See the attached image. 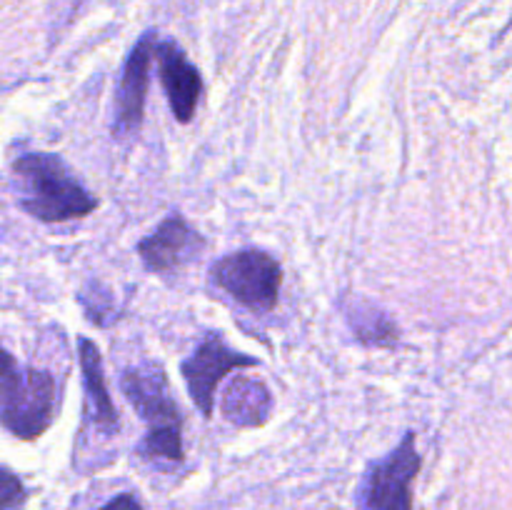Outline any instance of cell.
Listing matches in <instances>:
<instances>
[{
  "label": "cell",
  "instance_id": "obj_6",
  "mask_svg": "<svg viewBox=\"0 0 512 510\" xmlns=\"http://www.w3.org/2000/svg\"><path fill=\"white\" fill-rule=\"evenodd\" d=\"M120 390L135 413L148 423V430L183 428V410L173 398L165 368L153 360L130 365L120 375Z\"/></svg>",
  "mask_w": 512,
  "mask_h": 510
},
{
  "label": "cell",
  "instance_id": "obj_1",
  "mask_svg": "<svg viewBox=\"0 0 512 510\" xmlns=\"http://www.w3.org/2000/svg\"><path fill=\"white\" fill-rule=\"evenodd\" d=\"M20 210L40 223H68L98 210V198L75 178L60 155L28 153L13 163Z\"/></svg>",
  "mask_w": 512,
  "mask_h": 510
},
{
  "label": "cell",
  "instance_id": "obj_13",
  "mask_svg": "<svg viewBox=\"0 0 512 510\" xmlns=\"http://www.w3.org/2000/svg\"><path fill=\"white\" fill-rule=\"evenodd\" d=\"M135 453L148 463L158 465V468H175L183 463V428H158L148 430L145 438L140 440Z\"/></svg>",
  "mask_w": 512,
  "mask_h": 510
},
{
  "label": "cell",
  "instance_id": "obj_2",
  "mask_svg": "<svg viewBox=\"0 0 512 510\" xmlns=\"http://www.w3.org/2000/svg\"><path fill=\"white\" fill-rule=\"evenodd\" d=\"M58 388L53 373L30 368L0 345V425L20 440H35L53 425Z\"/></svg>",
  "mask_w": 512,
  "mask_h": 510
},
{
  "label": "cell",
  "instance_id": "obj_15",
  "mask_svg": "<svg viewBox=\"0 0 512 510\" xmlns=\"http://www.w3.org/2000/svg\"><path fill=\"white\" fill-rule=\"evenodd\" d=\"M28 500V490H25L23 480L0 465V510H20Z\"/></svg>",
  "mask_w": 512,
  "mask_h": 510
},
{
  "label": "cell",
  "instance_id": "obj_4",
  "mask_svg": "<svg viewBox=\"0 0 512 510\" xmlns=\"http://www.w3.org/2000/svg\"><path fill=\"white\" fill-rule=\"evenodd\" d=\"M420 473L415 433H405L398 448L365 468L355 490V510H413V483Z\"/></svg>",
  "mask_w": 512,
  "mask_h": 510
},
{
  "label": "cell",
  "instance_id": "obj_10",
  "mask_svg": "<svg viewBox=\"0 0 512 510\" xmlns=\"http://www.w3.org/2000/svg\"><path fill=\"white\" fill-rule=\"evenodd\" d=\"M78 360L85 393V425H93L103 438H113L120 433V413L105 383L103 355L90 338L78 340Z\"/></svg>",
  "mask_w": 512,
  "mask_h": 510
},
{
  "label": "cell",
  "instance_id": "obj_3",
  "mask_svg": "<svg viewBox=\"0 0 512 510\" xmlns=\"http://www.w3.org/2000/svg\"><path fill=\"white\" fill-rule=\"evenodd\" d=\"M210 283L250 313H270L278 305L283 268L270 253L245 248L210 265Z\"/></svg>",
  "mask_w": 512,
  "mask_h": 510
},
{
  "label": "cell",
  "instance_id": "obj_9",
  "mask_svg": "<svg viewBox=\"0 0 512 510\" xmlns=\"http://www.w3.org/2000/svg\"><path fill=\"white\" fill-rule=\"evenodd\" d=\"M153 58L158 63L160 83L168 95L170 113L178 123H190L203 95V78L175 40H155Z\"/></svg>",
  "mask_w": 512,
  "mask_h": 510
},
{
  "label": "cell",
  "instance_id": "obj_8",
  "mask_svg": "<svg viewBox=\"0 0 512 510\" xmlns=\"http://www.w3.org/2000/svg\"><path fill=\"white\" fill-rule=\"evenodd\" d=\"M205 250V238L180 213H170L148 238L138 243L143 265L153 273H170L193 263Z\"/></svg>",
  "mask_w": 512,
  "mask_h": 510
},
{
  "label": "cell",
  "instance_id": "obj_12",
  "mask_svg": "<svg viewBox=\"0 0 512 510\" xmlns=\"http://www.w3.org/2000/svg\"><path fill=\"white\" fill-rule=\"evenodd\" d=\"M345 320H348L350 330H353L355 340L368 348H395L400 340V330L395 320L390 318L385 310L378 305L368 303V300L353 298L350 303L343 305Z\"/></svg>",
  "mask_w": 512,
  "mask_h": 510
},
{
  "label": "cell",
  "instance_id": "obj_11",
  "mask_svg": "<svg viewBox=\"0 0 512 510\" xmlns=\"http://www.w3.org/2000/svg\"><path fill=\"white\" fill-rule=\"evenodd\" d=\"M273 393L255 375H233L220 395V413L235 428H260L273 415Z\"/></svg>",
  "mask_w": 512,
  "mask_h": 510
},
{
  "label": "cell",
  "instance_id": "obj_16",
  "mask_svg": "<svg viewBox=\"0 0 512 510\" xmlns=\"http://www.w3.org/2000/svg\"><path fill=\"white\" fill-rule=\"evenodd\" d=\"M100 510H143V503L135 493H120L103 505Z\"/></svg>",
  "mask_w": 512,
  "mask_h": 510
},
{
  "label": "cell",
  "instance_id": "obj_7",
  "mask_svg": "<svg viewBox=\"0 0 512 510\" xmlns=\"http://www.w3.org/2000/svg\"><path fill=\"white\" fill-rule=\"evenodd\" d=\"M155 40H158V33L148 30L133 45V50H130L128 60L123 65V73L118 78V85H115L113 135L120 140L135 138L140 133V125H143Z\"/></svg>",
  "mask_w": 512,
  "mask_h": 510
},
{
  "label": "cell",
  "instance_id": "obj_14",
  "mask_svg": "<svg viewBox=\"0 0 512 510\" xmlns=\"http://www.w3.org/2000/svg\"><path fill=\"white\" fill-rule=\"evenodd\" d=\"M78 303L83 305L85 315H88L90 323L110 325V320H115V298L110 293V288H105L100 280H90L83 290L78 293Z\"/></svg>",
  "mask_w": 512,
  "mask_h": 510
},
{
  "label": "cell",
  "instance_id": "obj_5",
  "mask_svg": "<svg viewBox=\"0 0 512 510\" xmlns=\"http://www.w3.org/2000/svg\"><path fill=\"white\" fill-rule=\"evenodd\" d=\"M240 368H258V358L233 350L220 333L205 335L198 348L180 363V373L188 385L190 398L198 405L203 418L213 415L215 393H218V385L223 383L225 375Z\"/></svg>",
  "mask_w": 512,
  "mask_h": 510
}]
</instances>
